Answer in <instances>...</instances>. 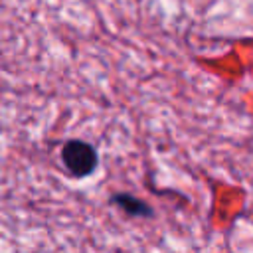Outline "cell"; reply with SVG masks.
I'll return each mask as SVG.
<instances>
[{
    "label": "cell",
    "instance_id": "6da1fadb",
    "mask_svg": "<svg viewBox=\"0 0 253 253\" xmlns=\"http://www.w3.org/2000/svg\"><path fill=\"white\" fill-rule=\"evenodd\" d=\"M61 160L67 168V172L75 178H85L89 176L99 162L97 150L83 140H67L61 148Z\"/></svg>",
    "mask_w": 253,
    "mask_h": 253
},
{
    "label": "cell",
    "instance_id": "7a4b0ae2",
    "mask_svg": "<svg viewBox=\"0 0 253 253\" xmlns=\"http://www.w3.org/2000/svg\"><path fill=\"white\" fill-rule=\"evenodd\" d=\"M111 202L117 204L121 210H125L130 215H136V217H148V215H152V210L144 202H140V200H136V198H132L128 194H117V196L111 198Z\"/></svg>",
    "mask_w": 253,
    "mask_h": 253
}]
</instances>
